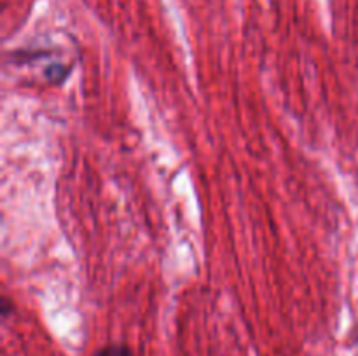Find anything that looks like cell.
Here are the masks:
<instances>
[{"label": "cell", "mask_w": 358, "mask_h": 356, "mask_svg": "<svg viewBox=\"0 0 358 356\" xmlns=\"http://www.w3.org/2000/svg\"><path fill=\"white\" fill-rule=\"evenodd\" d=\"M93 356H136V355L124 344H108L98 349Z\"/></svg>", "instance_id": "6da1fadb"}, {"label": "cell", "mask_w": 358, "mask_h": 356, "mask_svg": "<svg viewBox=\"0 0 358 356\" xmlns=\"http://www.w3.org/2000/svg\"><path fill=\"white\" fill-rule=\"evenodd\" d=\"M70 68L65 65H51L45 70V77H48L51 82H63V80L69 77Z\"/></svg>", "instance_id": "7a4b0ae2"}]
</instances>
